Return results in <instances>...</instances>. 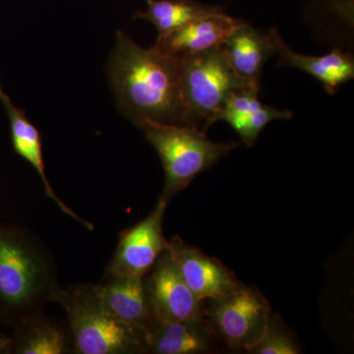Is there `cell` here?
Listing matches in <instances>:
<instances>
[{"instance_id":"cell-21","label":"cell","mask_w":354,"mask_h":354,"mask_svg":"<svg viewBox=\"0 0 354 354\" xmlns=\"http://www.w3.org/2000/svg\"><path fill=\"white\" fill-rule=\"evenodd\" d=\"M0 88H1V86H0Z\"/></svg>"},{"instance_id":"cell-15","label":"cell","mask_w":354,"mask_h":354,"mask_svg":"<svg viewBox=\"0 0 354 354\" xmlns=\"http://www.w3.org/2000/svg\"><path fill=\"white\" fill-rule=\"evenodd\" d=\"M259 90L243 88L232 93L228 97L218 121L227 122L241 137V142L251 147L270 122L279 120H290L293 114L290 111H281L266 106L258 99Z\"/></svg>"},{"instance_id":"cell-16","label":"cell","mask_w":354,"mask_h":354,"mask_svg":"<svg viewBox=\"0 0 354 354\" xmlns=\"http://www.w3.org/2000/svg\"><path fill=\"white\" fill-rule=\"evenodd\" d=\"M11 354L74 353L68 324L37 314L13 328Z\"/></svg>"},{"instance_id":"cell-7","label":"cell","mask_w":354,"mask_h":354,"mask_svg":"<svg viewBox=\"0 0 354 354\" xmlns=\"http://www.w3.org/2000/svg\"><path fill=\"white\" fill-rule=\"evenodd\" d=\"M165 200H158L144 220L120 234L118 246L104 274L144 278L152 270L169 241L164 234Z\"/></svg>"},{"instance_id":"cell-18","label":"cell","mask_w":354,"mask_h":354,"mask_svg":"<svg viewBox=\"0 0 354 354\" xmlns=\"http://www.w3.org/2000/svg\"><path fill=\"white\" fill-rule=\"evenodd\" d=\"M221 11V7L194 0H147L146 10L137 12L135 18L150 21L157 29L158 38L192 21Z\"/></svg>"},{"instance_id":"cell-17","label":"cell","mask_w":354,"mask_h":354,"mask_svg":"<svg viewBox=\"0 0 354 354\" xmlns=\"http://www.w3.org/2000/svg\"><path fill=\"white\" fill-rule=\"evenodd\" d=\"M213 337L205 321L167 322L157 320L147 333V353H208L213 346Z\"/></svg>"},{"instance_id":"cell-12","label":"cell","mask_w":354,"mask_h":354,"mask_svg":"<svg viewBox=\"0 0 354 354\" xmlns=\"http://www.w3.org/2000/svg\"><path fill=\"white\" fill-rule=\"evenodd\" d=\"M243 22L225 11L204 16L165 36L158 37L155 46L174 55H192L223 46L230 35Z\"/></svg>"},{"instance_id":"cell-10","label":"cell","mask_w":354,"mask_h":354,"mask_svg":"<svg viewBox=\"0 0 354 354\" xmlns=\"http://www.w3.org/2000/svg\"><path fill=\"white\" fill-rule=\"evenodd\" d=\"M97 297L109 310L127 325L146 335L157 321L153 315L145 277H125L104 274L94 285Z\"/></svg>"},{"instance_id":"cell-6","label":"cell","mask_w":354,"mask_h":354,"mask_svg":"<svg viewBox=\"0 0 354 354\" xmlns=\"http://www.w3.org/2000/svg\"><path fill=\"white\" fill-rule=\"evenodd\" d=\"M205 323L216 339L232 348L250 351L264 335L271 319V307L257 290L242 286L213 300Z\"/></svg>"},{"instance_id":"cell-8","label":"cell","mask_w":354,"mask_h":354,"mask_svg":"<svg viewBox=\"0 0 354 354\" xmlns=\"http://www.w3.org/2000/svg\"><path fill=\"white\" fill-rule=\"evenodd\" d=\"M147 291L157 320L167 322H201V302L184 283L165 250L145 277Z\"/></svg>"},{"instance_id":"cell-11","label":"cell","mask_w":354,"mask_h":354,"mask_svg":"<svg viewBox=\"0 0 354 354\" xmlns=\"http://www.w3.org/2000/svg\"><path fill=\"white\" fill-rule=\"evenodd\" d=\"M0 101L6 108L9 122H10L11 139H12L14 150L36 169L37 174H39V178L43 183L46 196L50 198L51 201L55 203L65 215L73 218L74 221H78L81 225H83L87 230H94L93 223H88V221L84 220L80 216L77 215L75 212L70 209L58 197L57 193L53 190L46 174V165H44L43 153V139H41V133L32 124L31 121L28 120L25 111L17 108L13 104L9 95L4 93L2 88H0Z\"/></svg>"},{"instance_id":"cell-13","label":"cell","mask_w":354,"mask_h":354,"mask_svg":"<svg viewBox=\"0 0 354 354\" xmlns=\"http://www.w3.org/2000/svg\"><path fill=\"white\" fill-rule=\"evenodd\" d=\"M269 32L276 55L279 57V64L295 67L313 76L323 84L330 95L335 94L339 86L354 78V59L351 53L334 48L329 55L323 57L299 55L286 44L276 29Z\"/></svg>"},{"instance_id":"cell-19","label":"cell","mask_w":354,"mask_h":354,"mask_svg":"<svg viewBox=\"0 0 354 354\" xmlns=\"http://www.w3.org/2000/svg\"><path fill=\"white\" fill-rule=\"evenodd\" d=\"M249 353L257 354H297L299 348L295 342L279 327L271 316L264 335Z\"/></svg>"},{"instance_id":"cell-5","label":"cell","mask_w":354,"mask_h":354,"mask_svg":"<svg viewBox=\"0 0 354 354\" xmlns=\"http://www.w3.org/2000/svg\"><path fill=\"white\" fill-rule=\"evenodd\" d=\"M164 165L165 181L160 198L167 203L203 172L209 171L239 143H216L207 132L187 125L148 121L140 125Z\"/></svg>"},{"instance_id":"cell-2","label":"cell","mask_w":354,"mask_h":354,"mask_svg":"<svg viewBox=\"0 0 354 354\" xmlns=\"http://www.w3.org/2000/svg\"><path fill=\"white\" fill-rule=\"evenodd\" d=\"M62 286L46 245L19 225L0 223V323L15 328L57 301Z\"/></svg>"},{"instance_id":"cell-20","label":"cell","mask_w":354,"mask_h":354,"mask_svg":"<svg viewBox=\"0 0 354 354\" xmlns=\"http://www.w3.org/2000/svg\"><path fill=\"white\" fill-rule=\"evenodd\" d=\"M11 346H12L11 335L4 334L0 330V354H11Z\"/></svg>"},{"instance_id":"cell-9","label":"cell","mask_w":354,"mask_h":354,"mask_svg":"<svg viewBox=\"0 0 354 354\" xmlns=\"http://www.w3.org/2000/svg\"><path fill=\"white\" fill-rule=\"evenodd\" d=\"M167 251L184 283L201 304L227 297L243 286L225 265L181 239L169 241Z\"/></svg>"},{"instance_id":"cell-4","label":"cell","mask_w":354,"mask_h":354,"mask_svg":"<svg viewBox=\"0 0 354 354\" xmlns=\"http://www.w3.org/2000/svg\"><path fill=\"white\" fill-rule=\"evenodd\" d=\"M178 57L184 125L207 132L218 121V115L232 93L257 88L235 73L223 46Z\"/></svg>"},{"instance_id":"cell-14","label":"cell","mask_w":354,"mask_h":354,"mask_svg":"<svg viewBox=\"0 0 354 354\" xmlns=\"http://www.w3.org/2000/svg\"><path fill=\"white\" fill-rule=\"evenodd\" d=\"M223 48L235 73L249 85L259 88L263 67L270 57L276 55L270 32H261L243 21Z\"/></svg>"},{"instance_id":"cell-3","label":"cell","mask_w":354,"mask_h":354,"mask_svg":"<svg viewBox=\"0 0 354 354\" xmlns=\"http://www.w3.org/2000/svg\"><path fill=\"white\" fill-rule=\"evenodd\" d=\"M55 304L66 314L74 354L147 353L146 335L114 315L94 285L62 288Z\"/></svg>"},{"instance_id":"cell-1","label":"cell","mask_w":354,"mask_h":354,"mask_svg":"<svg viewBox=\"0 0 354 354\" xmlns=\"http://www.w3.org/2000/svg\"><path fill=\"white\" fill-rule=\"evenodd\" d=\"M108 69L118 106L137 127L148 121L184 125L178 55L142 48L118 32Z\"/></svg>"}]
</instances>
